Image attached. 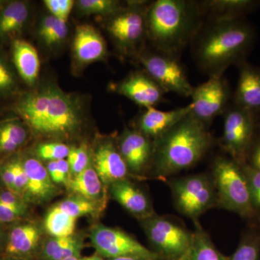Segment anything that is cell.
I'll return each mask as SVG.
<instances>
[{
  "mask_svg": "<svg viewBox=\"0 0 260 260\" xmlns=\"http://www.w3.org/2000/svg\"><path fill=\"white\" fill-rule=\"evenodd\" d=\"M58 208L75 219L84 215H93L97 213L98 205L92 200L82 197H73L63 200L56 205Z\"/></svg>",
  "mask_w": 260,
  "mask_h": 260,
  "instance_id": "obj_31",
  "label": "cell"
},
{
  "mask_svg": "<svg viewBox=\"0 0 260 260\" xmlns=\"http://www.w3.org/2000/svg\"><path fill=\"white\" fill-rule=\"evenodd\" d=\"M68 28L67 22L56 19V23L51 30L50 35L44 42L48 46L54 45L62 42L68 35Z\"/></svg>",
  "mask_w": 260,
  "mask_h": 260,
  "instance_id": "obj_39",
  "label": "cell"
},
{
  "mask_svg": "<svg viewBox=\"0 0 260 260\" xmlns=\"http://www.w3.org/2000/svg\"><path fill=\"white\" fill-rule=\"evenodd\" d=\"M154 143L155 173L164 179L198 164L213 146V138L191 112Z\"/></svg>",
  "mask_w": 260,
  "mask_h": 260,
  "instance_id": "obj_4",
  "label": "cell"
},
{
  "mask_svg": "<svg viewBox=\"0 0 260 260\" xmlns=\"http://www.w3.org/2000/svg\"><path fill=\"white\" fill-rule=\"evenodd\" d=\"M75 224L76 219L61 211L57 206L49 210L44 222L46 230L54 238L73 236Z\"/></svg>",
  "mask_w": 260,
  "mask_h": 260,
  "instance_id": "obj_29",
  "label": "cell"
},
{
  "mask_svg": "<svg viewBox=\"0 0 260 260\" xmlns=\"http://www.w3.org/2000/svg\"><path fill=\"white\" fill-rule=\"evenodd\" d=\"M139 3L119 10L108 25V30L123 51L133 50L147 34L146 12Z\"/></svg>",
  "mask_w": 260,
  "mask_h": 260,
  "instance_id": "obj_12",
  "label": "cell"
},
{
  "mask_svg": "<svg viewBox=\"0 0 260 260\" xmlns=\"http://www.w3.org/2000/svg\"><path fill=\"white\" fill-rule=\"evenodd\" d=\"M70 150L68 145L59 143H43L39 145L37 149L38 156L49 161L68 158Z\"/></svg>",
  "mask_w": 260,
  "mask_h": 260,
  "instance_id": "obj_33",
  "label": "cell"
},
{
  "mask_svg": "<svg viewBox=\"0 0 260 260\" xmlns=\"http://www.w3.org/2000/svg\"><path fill=\"white\" fill-rule=\"evenodd\" d=\"M0 177L8 190L15 193V176L13 162H8L0 170Z\"/></svg>",
  "mask_w": 260,
  "mask_h": 260,
  "instance_id": "obj_41",
  "label": "cell"
},
{
  "mask_svg": "<svg viewBox=\"0 0 260 260\" xmlns=\"http://www.w3.org/2000/svg\"><path fill=\"white\" fill-rule=\"evenodd\" d=\"M246 162L252 169L260 171V138L253 140L246 155Z\"/></svg>",
  "mask_w": 260,
  "mask_h": 260,
  "instance_id": "obj_40",
  "label": "cell"
},
{
  "mask_svg": "<svg viewBox=\"0 0 260 260\" xmlns=\"http://www.w3.org/2000/svg\"><path fill=\"white\" fill-rule=\"evenodd\" d=\"M228 260H260V227L250 228L242 236L237 249Z\"/></svg>",
  "mask_w": 260,
  "mask_h": 260,
  "instance_id": "obj_30",
  "label": "cell"
},
{
  "mask_svg": "<svg viewBox=\"0 0 260 260\" xmlns=\"http://www.w3.org/2000/svg\"><path fill=\"white\" fill-rule=\"evenodd\" d=\"M192 111V104L171 111L158 110L155 107L145 108L138 119V128L155 141Z\"/></svg>",
  "mask_w": 260,
  "mask_h": 260,
  "instance_id": "obj_15",
  "label": "cell"
},
{
  "mask_svg": "<svg viewBox=\"0 0 260 260\" xmlns=\"http://www.w3.org/2000/svg\"><path fill=\"white\" fill-rule=\"evenodd\" d=\"M117 93L145 108L155 107L164 102L167 92L146 73L135 72L117 84Z\"/></svg>",
  "mask_w": 260,
  "mask_h": 260,
  "instance_id": "obj_14",
  "label": "cell"
},
{
  "mask_svg": "<svg viewBox=\"0 0 260 260\" xmlns=\"http://www.w3.org/2000/svg\"><path fill=\"white\" fill-rule=\"evenodd\" d=\"M217 206L238 214L246 220L257 218L242 166L232 158L219 156L213 166Z\"/></svg>",
  "mask_w": 260,
  "mask_h": 260,
  "instance_id": "obj_5",
  "label": "cell"
},
{
  "mask_svg": "<svg viewBox=\"0 0 260 260\" xmlns=\"http://www.w3.org/2000/svg\"><path fill=\"white\" fill-rule=\"evenodd\" d=\"M94 166L103 184H110L125 179L129 169L118 147L112 141H106L94 153Z\"/></svg>",
  "mask_w": 260,
  "mask_h": 260,
  "instance_id": "obj_16",
  "label": "cell"
},
{
  "mask_svg": "<svg viewBox=\"0 0 260 260\" xmlns=\"http://www.w3.org/2000/svg\"><path fill=\"white\" fill-rule=\"evenodd\" d=\"M15 109L34 133L44 136L69 135L83 121L79 102L54 85L25 94Z\"/></svg>",
  "mask_w": 260,
  "mask_h": 260,
  "instance_id": "obj_3",
  "label": "cell"
},
{
  "mask_svg": "<svg viewBox=\"0 0 260 260\" xmlns=\"http://www.w3.org/2000/svg\"><path fill=\"white\" fill-rule=\"evenodd\" d=\"M90 241L99 255L109 259L126 256L162 259L155 251L147 249L135 238L119 229L95 225L91 231Z\"/></svg>",
  "mask_w": 260,
  "mask_h": 260,
  "instance_id": "obj_10",
  "label": "cell"
},
{
  "mask_svg": "<svg viewBox=\"0 0 260 260\" xmlns=\"http://www.w3.org/2000/svg\"><path fill=\"white\" fill-rule=\"evenodd\" d=\"M174 203L183 215L198 220L202 214L217 206L213 181L205 174H195L171 183Z\"/></svg>",
  "mask_w": 260,
  "mask_h": 260,
  "instance_id": "obj_7",
  "label": "cell"
},
{
  "mask_svg": "<svg viewBox=\"0 0 260 260\" xmlns=\"http://www.w3.org/2000/svg\"><path fill=\"white\" fill-rule=\"evenodd\" d=\"M139 61L145 73L167 93L191 97L194 87L189 83L179 58L156 50L140 53Z\"/></svg>",
  "mask_w": 260,
  "mask_h": 260,
  "instance_id": "obj_8",
  "label": "cell"
},
{
  "mask_svg": "<svg viewBox=\"0 0 260 260\" xmlns=\"http://www.w3.org/2000/svg\"><path fill=\"white\" fill-rule=\"evenodd\" d=\"M40 238V231L35 224H18L9 233L5 244V254L12 257L28 259L37 250Z\"/></svg>",
  "mask_w": 260,
  "mask_h": 260,
  "instance_id": "obj_20",
  "label": "cell"
},
{
  "mask_svg": "<svg viewBox=\"0 0 260 260\" xmlns=\"http://www.w3.org/2000/svg\"><path fill=\"white\" fill-rule=\"evenodd\" d=\"M23 215V214L20 213L18 210L13 209L10 207L0 203V222L1 223H10L18 221Z\"/></svg>",
  "mask_w": 260,
  "mask_h": 260,
  "instance_id": "obj_42",
  "label": "cell"
},
{
  "mask_svg": "<svg viewBox=\"0 0 260 260\" xmlns=\"http://www.w3.org/2000/svg\"><path fill=\"white\" fill-rule=\"evenodd\" d=\"M80 258L78 257H71V258H68V259H65L63 260H79Z\"/></svg>",
  "mask_w": 260,
  "mask_h": 260,
  "instance_id": "obj_48",
  "label": "cell"
},
{
  "mask_svg": "<svg viewBox=\"0 0 260 260\" xmlns=\"http://www.w3.org/2000/svg\"><path fill=\"white\" fill-rule=\"evenodd\" d=\"M13 61L18 74L28 85H35L40 71L37 49L30 43L16 39L12 44Z\"/></svg>",
  "mask_w": 260,
  "mask_h": 260,
  "instance_id": "obj_22",
  "label": "cell"
},
{
  "mask_svg": "<svg viewBox=\"0 0 260 260\" xmlns=\"http://www.w3.org/2000/svg\"><path fill=\"white\" fill-rule=\"evenodd\" d=\"M89 155L87 148L84 145L78 148H70L68 156V162L70 166V173L74 177L89 167Z\"/></svg>",
  "mask_w": 260,
  "mask_h": 260,
  "instance_id": "obj_34",
  "label": "cell"
},
{
  "mask_svg": "<svg viewBox=\"0 0 260 260\" xmlns=\"http://www.w3.org/2000/svg\"><path fill=\"white\" fill-rule=\"evenodd\" d=\"M243 171L245 173L249 184L251 201L258 215L260 214V171L249 167L246 162L242 164Z\"/></svg>",
  "mask_w": 260,
  "mask_h": 260,
  "instance_id": "obj_35",
  "label": "cell"
},
{
  "mask_svg": "<svg viewBox=\"0 0 260 260\" xmlns=\"http://www.w3.org/2000/svg\"><path fill=\"white\" fill-rule=\"evenodd\" d=\"M109 186L112 198L140 220L155 215L148 197L127 179L116 181Z\"/></svg>",
  "mask_w": 260,
  "mask_h": 260,
  "instance_id": "obj_17",
  "label": "cell"
},
{
  "mask_svg": "<svg viewBox=\"0 0 260 260\" xmlns=\"http://www.w3.org/2000/svg\"><path fill=\"white\" fill-rule=\"evenodd\" d=\"M203 15L198 2L157 0L147 8V34L157 51L179 58L203 27Z\"/></svg>",
  "mask_w": 260,
  "mask_h": 260,
  "instance_id": "obj_2",
  "label": "cell"
},
{
  "mask_svg": "<svg viewBox=\"0 0 260 260\" xmlns=\"http://www.w3.org/2000/svg\"><path fill=\"white\" fill-rule=\"evenodd\" d=\"M154 140L139 130L126 129L119 141V152L130 172L138 174L153 164Z\"/></svg>",
  "mask_w": 260,
  "mask_h": 260,
  "instance_id": "obj_13",
  "label": "cell"
},
{
  "mask_svg": "<svg viewBox=\"0 0 260 260\" xmlns=\"http://www.w3.org/2000/svg\"><path fill=\"white\" fill-rule=\"evenodd\" d=\"M2 243H3V237L0 236V246H2Z\"/></svg>",
  "mask_w": 260,
  "mask_h": 260,
  "instance_id": "obj_49",
  "label": "cell"
},
{
  "mask_svg": "<svg viewBox=\"0 0 260 260\" xmlns=\"http://www.w3.org/2000/svg\"><path fill=\"white\" fill-rule=\"evenodd\" d=\"M194 223L192 244L182 260H228V257L217 249L198 220H194Z\"/></svg>",
  "mask_w": 260,
  "mask_h": 260,
  "instance_id": "obj_24",
  "label": "cell"
},
{
  "mask_svg": "<svg viewBox=\"0 0 260 260\" xmlns=\"http://www.w3.org/2000/svg\"><path fill=\"white\" fill-rule=\"evenodd\" d=\"M236 104L251 113L260 109V70L242 64L236 91Z\"/></svg>",
  "mask_w": 260,
  "mask_h": 260,
  "instance_id": "obj_21",
  "label": "cell"
},
{
  "mask_svg": "<svg viewBox=\"0 0 260 260\" xmlns=\"http://www.w3.org/2000/svg\"><path fill=\"white\" fill-rule=\"evenodd\" d=\"M79 260H105L103 259L102 256H88V257L83 258V259H80ZM109 260V259H108Z\"/></svg>",
  "mask_w": 260,
  "mask_h": 260,
  "instance_id": "obj_46",
  "label": "cell"
},
{
  "mask_svg": "<svg viewBox=\"0 0 260 260\" xmlns=\"http://www.w3.org/2000/svg\"><path fill=\"white\" fill-rule=\"evenodd\" d=\"M16 87V79L13 70L0 56V95L12 93Z\"/></svg>",
  "mask_w": 260,
  "mask_h": 260,
  "instance_id": "obj_36",
  "label": "cell"
},
{
  "mask_svg": "<svg viewBox=\"0 0 260 260\" xmlns=\"http://www.w3.org/2000/svg\"><path fill=\"white\" fill-rule=\"evenodd\" d=\"M21 162L28 177L25 201L40 203L52 198L56 186L42 162L35 158H25Z\"/></svg>",
  "mask_w": 260,
  "mask_h": 260,
  "instance_id": "obj_18",
  "label": "cell"
},
{
  "mask_svg": "<svg viewBox=\"0 0 260 260\" xmlns=\"http://www.w3.org/2000/svg\"><path fill=\"white\" fill-rule=\"evenodd\" d=\"M73 50L77 60L89 64L101 60L107 55L105 41L92 25H79L75 30Z\"/></svg>",
  "mask_w": 260,
  "mask_h": 260,
  "instance_id": "obj_19",
  "label": "cell"
},
{
  "mask_svg": "<svg viewBox=\"0 0 260 260\" xmlns=\"http://www.w3.org/2000/svg\"><path fill=\"white\" fill-rule=\"evenodd\" d=\"M47 169L53 182L55 183V184H64L56 160L49 161Z\"/></svg>",
  "mask_w": 260,
  "mask_h": 260,
  "instance_id": "obj_43",
  "label": "cell"
},
{
  "mask_svg": "<svg viewBox=\"0 0 260 260\" xmlns=\"http://www.w3.org/2000/svg\"><path fill=\"white\" fill-rule=\"evenodd\" d=\"M253 38L250 25L239 18L211 19L193 41L198 68L209 77L223 75L245 55Z\"/></svg>",
  "mask_w": 260,
  "mask_h": 260,
  "instance_id": "obj_1",
  "label": "cell"
},
{
  "mask_svg": "<svg viewBox=\"0 0 260 260\" xmlns=\"http://www.w3.org/2000/svg\"><path fill=\"white\" fill-rule=\"evenodd\" d=\"M155 252L164 260H182L190 249L193 232L172 219L153 216L140 220Z\"/></svg>",
  "mask_w": 260,
  "mask_h": 260,
  "instance_id": "obj_6",
  "label": "cell"
},
{
  "mask_svg": "<svg viewBox=\"0 0 260 260\" xmlns=\"http://www.w3.org/2000/svg\"><path fill=\"white\" fill-rule=\"evenodd\" d=\"M77 6L85 14L113 15L121 10L120 3L114 0H80Z\"/></svg>",
  "mask_w": 260,
  "mask_h": 260,
  "instance_id": "obj_32",
  "label": "cell"
},
{
  "mask_svg": "<svg viewBox=\"0 0 260 260\" xmlns=\"http://www.w3.org/2000/svg\"><path fill=\"white\" fill-rule=\"evenodd\" d=\"M30 8L26 3H10L0 11V37H6L21 30L28 20Z\"/></svg>",
  "mask_w": 260,
  "mask_h": 260,
  "instance_id": "obj_25",
  "label": "cell"
},
{
  "mask_svg": "<svg viewBox=\"0 0 260 260\" xmlns=\"http://www.w3.org/2000/svg\"><path fill=\"white\" fill-rule=\"evenodd\" d=\"M109 260H150V259H143V258L129 257V256H126V257L115 258V259H109Z\"/></svg>",
  "mask_w": 260,
  "mask_h": 260,
  "instance_id": "obj_45",
  "label": "cell"
},
{
  "mask_svg": "<svg viewBox=\"0 0 260 260\" xmlns=\"http://www.w3.org/2000/svg\"><path fill=\"white\" fill-rule=\"evenodd\" d=\"M67 185L75 194L92 201L100 198L104 192L102 181L95 169L91 167L70 179Z\"/></svg>",
  "mask_w": 260,
  "mask_h": 260,
  "instance_id": "obj_27",
  "label": "cell"
},
{
  "mask_svg": "<svg viewBox=\"0 0 260 260\" xmlns=\"http://www.w3.org/2000/svg\"><path fill=\"white\" fill-rule=\"evenodd\" d=\"M83 247V241L75 236L53 237L43 246L41 259L63 260L71 257L80 258Z\"/></svg>",
  "mask_w": 260,
  "mask_h": 260,
  "instance_id": "obj_23",
  "label": "cell"
},
{
  "mask_svg": "<svg viewBox=\"0 0 260 260\" xmlns=\"http://www.w3.org/2000/svg\"><path fill=\"white\" fill-rule=\"evenodd\" d=\"M74 4V1L73 0H58L61 20L67 22Z\"/></svg>",
  "mask_w": 260,
  "mask_h": 260,
  "instance_id": "obj_44",
  "label": "cell"
},
{
  "mask_svg": "<svg viewBox=\"0 0 260 260\" xmlns=\"http://www.w3.org/2000/svg\"><path fill=\"white\" fill-rule=\"evenodd\" d=\"M254 122L252 113L235 106L224 112L222 147L231 158L239 165L246 162V155L254 140Z\"/></svg>",
  "mask_w": 260,
  "mask_h": 260,
  "instance_id": "obj_9",
  "label": "cell"
},
{
  "mask_svg": "<svg viewBox=\"0 0 260 260\" xmlns=\"http://www.w3.org/2000/svg\"><path fill=\"white\" fill-rule=\"evenodd\" d=\"M204 14L211 19L239 18V15L251 9L255 2L250 0H209L200 3Z\"/></svg>",
  "mask_w": 260,
  "mask_h": 260,
  "instance_id": "obj_26",
  "label": "cell"
},
{
  "mask_svg": "<svg viewBox=\"0 0 260 260\" xmlns=\"http://www.w3.org/2000/svg\"><path fill=\"white\" fill-rule=\"evenodd\" d=\"M15 176V193L25 200L28 189V177L24 169L21 160H13Z\"/></svg>",
  "mask_w": 260,
  "mask_h": 260,
  "instance_id": "obj_37",
  "label": "cell"
},
{
  "mask_svg": "<svg viewBox=\"0 0 260 260\" xmlns=\"http://www.w3.org/2000/svg\"><path fill=\"white\" fill-rule=\"evenodd\" d=\"M191 98V114L208 126L216 116L226 110L230 89L223 75H213L194 88Z\"/></svg>",
  "mask_w": 260,
  "mask_h": 260,
  "instance_id": "obj_11",
  "label": "cell"
},
{
  "mask_svg": "<svg viewBox=\"0 0 260 260\" xmlns=\"http://www.w3.org/2000/svg\"><path fill=\"white\" fill-rule=\"evenodd\" d=\"M25 202L26 201L22 197L19 196L13 191L8 189L0 191V203L10 207L13 209L18 210L23 215H25L27 211Z\"/></svg>",
  "mask_w": 260,
  "mask_h": 260,
  "instance_id": "obj_38",
  "label": "cell"
},
{
  "mask_svg": "<svg viewBox=\"0 0 260 260\" xmlns=\"http://www.w3.org/2000/svg\"><path fill=\"white\" fill-rule=\"evenodd\" d=\"M27 138V130L20 121H10L0 124V154L16 151Z\"/></svg>",
  "mask_w": 260,
  "mask_h": 260,
  "instance_id": "obj_28",
  "label": "cell"
},
{
  "mask_svg": "<svg viewBox=\"0 0 260 260\" xmlns=\"http://www.w3.org/2000/svg\"><path fill=\"white\" fill-rule=\"evenodd\" d=\"M3 223L0 222V236H3Z\"/></svg>",
  "mask_w": 260,
  "mask_h": 260,
  "instance_id": "obj_47",
  "label": "cell"
}]
</instances>
